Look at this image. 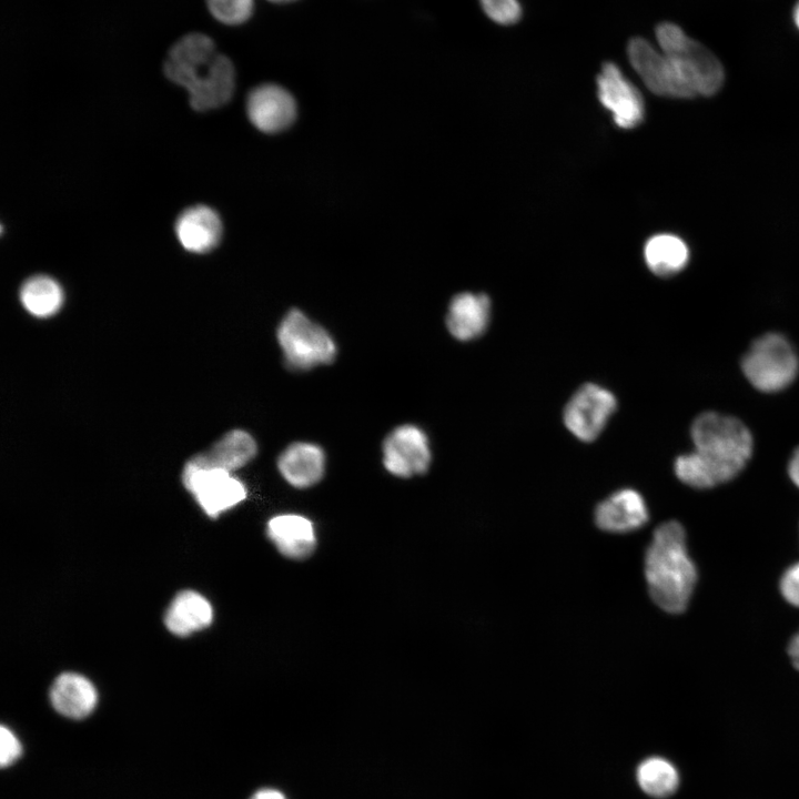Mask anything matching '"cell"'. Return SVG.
<instances>
[{"mask_svg": "<svg viewBox=\"0 0 799 799\" xmlns=\"http://www.w3.org/2000/svg\"><path fill=\"white\" fill-rule=\"evenodd\" d=\"M596 82L600 103L611 113L619 128L633 129L643 121V97L615 62L603 64Z\"/></svg>", "mask_w": 799, "mask_h": 799, "instance_id": "obj_10", "label": "cell"}, {"mask_svg": "<svg viewBox=\"0 0 799 799\" xmlns=\"http://www.w3.org/2000/svg\"><path fill=\"white\" fill-rule=\"evenodd\" d=\"M325 463V453L321 446L295 442L280 454L276 466L285 482L303 489L314 486L323 478Z\"/></svg>", "mask_w": 799, "mask_h": 799, "instance_id": "obj_16", "label": "cell"}, {"mask_svg": "<svg viewBox=\"0 0 799 799\" xmlns=\"http://www.w3.org/2000/svg\"><path fill=\"white\" fill-rule=\"evenodd\" d=\"M644 257L648 269L658 276L679 273L688 263L687 244L674 234H657L645 244Z\"/></svg>", "mask_w": 799, "mask_h": 799, "instance_id": "obj_22", "label": "cell"}, {"mask_svg": "<svg viewBox=\"0 0 799 799\" xmlns=\"http://www.w3.org/2000/svg\"><path fill=\"white\" fill-rule=\"evenodd\" d=\"M675 474L684 484L699 489L727 482L718 467L696 449L677 457Z\"/></svg>", "mask_w": 799, "mask_h": 799, "instance_id": "obj_24", "label": "cell"}, {"mask_svg": "<svg viewBox=\"0 0 799 799\" xmlns=\"http://www.w3.org/2000/svg\"><path fill=\"white\" fill-rule=\"evenodd\" d=\"M741 371L758 391L775 393L787 388L799 372V357L790 341L779 333L756 338L741 360Z\"/></svg>", "mask_w": 799, "mask_h": 799, "instance_id": "obj_4", "label": "cell"}, {"mask_svg": "<svg viewBox=\"0 0 799 799\" xmlns=\"http://www.w3.org/2000/svg\"><path fill=\"white\" fill-rule=\"evenodd\" d=\"M211 603L195 590H182L171 601L164 624L175 636L185 637L209 627L213 621Z\"/></svg>", "mask_w": 799, "mask_h": 799, "instance_id": "obj_20", "label": "cell"}, {"mask_svg": "<svg viewBox=\"0 0 799 799\" xmlns=\"http://www.w3.org/2000/svg\"><path fill=\"white\" fill-rule=\"evenodd\" d=\"M0 763L2 767L10 766L20 757L21 744L13 731L6 726H1L0 729Z\"/></svg>", "mask_w": 799, "mask_h": 799, "instance_id": "obj_28", "label": "cell"}, {"mask_svg": "<svg viewBox=\"0 0 799 799\" xmlns=\"http://www.w3.org/2000/svg\"><path fill=\"white\" fill-rule=\"evenodd\" d=\"M644 568L655 604L670 614L684 611L692 595L697 572L678 522H666L656 528L645 554Z\"/></svg>", "mask_w": 799, "mask_h": 799, "instance_id": "obj_1", "label": "cell"}, {"mask_svg": "<svg viewBox=\"0 0 799 799\" xmlns=\"http://www.w3.org/2000/svg\"><path fill=\"white\" fill-rule=\"evenodd\" d=\"M780 589L788 603L799 607V563L785 572L781 577Z\"/></svg>", "mask_w": 799, "mask_h": 799, "instance_id": "obj_29", "label": "cell"}, {"mask_svg": "<svg viewBox=\"0 0 799 799\" xmlns=\"http://www.w3.org/2000/svg\"><path fill=\"white\" fill-rule=\"evenodd\" d=\"M649 514L645 499L635 489L615 492L595 509L596 525L609 533H629L644 526Z\"/></svg>", "mask_w": 799, "mask_h": 799, "instance_id": "obj_14", "label": "cell"}, {"mask_svg": "<svg viewBox=\"0 0 799 799\" xmlns=\"http://www.w3.org/2000/svg\"><path fill=\"white\" fill-rule=\"evenodd\" d=\"M661 52L674 59L697 95H712L722 85L725 73L719 60L702 44L689 38L672 22L656 27Z\"/></svg>", "mask_w": 799, "mask_h": 799, "instance_id": "obj_3", "label": "cell"}, {"mask_svg": "<svg viewBox=\"0 0 799 799\" xmlns=\"http://www.w3.org/2000/svg\"><path fill=\"white\" fill-rule=\"evenodd\" d=\"M175 233L186 251L206 253L220 242L222 222L213 209L195 205L180 214L175 223Z\"/></svg>", "mask_w": 799, "mask_h": 799, "instance_id": "obj_17", "label": "cell"}, {"mask_svg": "<svg viewBox=\"0 0 799 799\" xmlns=\"http://www.w3.org/2000/svg\"><path fill=\"white\" fill-rule=\"evenodd\" d=\"M788 474L792 483L799 487V446L793 451L788 463Z\"/></svg>", "mask_w": 799, "mask_h": 799, "instance_id": "obj_30", "label": "cell"}, {"mask_svg": "<svg viewBox=\"0 0 799 799\" xmlns=\"http://www.w3.org/2000/svg\"><path fill=\"white\" fill-rule=\"evenodd\" d=\"M210 13L218 21L229 26H236L250 19L254 0H206Z\"/></svg>", "mask_w": 799, "mask_h": 799, "instance_id": "obj_26", "label": "cell"}, {"mask_svg": "<svg viewBox=\"0 0 799 799\" xmlns=\"http://www.w3.org/2000/svg\"><path fill=\"white\" fill-rule=\"evenodd\" d=\"M617 407L611 392L594 383L583 385L564 409L568 431L583 442L594 441Z\"/></svg>", "mask_w": 799, "mask_h": 799, "instance_id": "obj_7", "label": "cell"}, {"mask_svg": "<svg viewBox=\"0 0 799 799\" xmlns=\"http://www.w3.org/2000/svg\"><path fill=\"white\" fill-rule=\"evenodd\" d=\"M490 317V302L483 293L464 292L455 295L446 314L449 333L459 341H471L487 328Z\"/></svg>", "mask_w": 799, "mask_h": 799, "instance_id": "obj_18", "label": "cell"}, {"mask_svg": "<svg viewBox=\"0 0 799 799\" xmlns=\"http://www.w3.org/2000/svg\"><path fill=\"white\" fill-rule=\"evenodd\" d=\"M182 483L211 518L237 506L247 495L245 485L232 472L210 466L198 456L185 463Z\"/></svg>", "mask_w": 799, "mask_h": 799, "instance_id": "obj_6", "label": "cell"}, {"mask_svg": "<svg viewBox=\"0 0 799 799\" xmlns=\"http://www.w3.org/2000/svg\"><path fill=\"white\" fill-rule=\"evenodd\" d=\"M789 655L792 664L799 669V631L792 637L790 641Z\"/></svg>", "mask_w": 799, "mask_h": 799, "instance_id": "obj_32", "label": "cell"}, {"mask_svg": "<svg viewBox=\"0 0 799 799\" xmlns=\"http://www.w3.org/2000/svg\"><path fill=\"white\" fill-rule=\"evenodd\" d=\"M216 53L214 41L209 36L199 32L185 34L169 50L163 65L164 74L173 83L186 89Z\"/></svg>", "mask_w": 799, "mask_h": 799, "instance_id": "obj_12", "label": "cell"}, {"mask_svg": "<svg viewBox=\"0 0 799 799\" xmlns=\"http://www.w3.org/2000/svg\"><path fill=\"white\" fill-rule=\"evenodd\" d=\"M250 799H286V797L276 789L264 788L257 790Z\"/></svg>", "mask_w": 799, "mask_h": 799, "instance_id": "obj_31", "label": "cell"}, {"mask_svg": "<svg viewBox=\"0 0 799 799\" xmlns=\"http://www.w3.org/2000/svg\"><path fill=\"white\" fill-rule=\"evenodd\" d=\"M257 454V444L244 429H232L218 439L205 453L196 455L203 463L227 472L247 465Z\"/></svg>", "mask_w": 799, "mask_h": 799, "instance_id": "obj_21", "label": "cell"}, {"mask_svg": "<svg viewBox=\"0 0 799 799\" xmlns=\"http://www.w3.org/2000/svg\"><path fill=\"white\" fill-rule=\"evenodd\" d=\"M383 465L401 478H409L427 472L432 452L426 433L413 424L395 427L384 439Z\"/></svg>", "mask_w": 799, "mask_h": 799, "instance_id": "obj_8", "label": "cell"}, {"mask_svg": "<svg viewBox=\"0 0 799 799\" xmlns=\"http://www.w3.org/2000/svg\"><path fill=\"white\" fill-rule=\"evenodd\" d=\"M247 117L262 132L276 133L290 127L296 115L292 94L277 84L264 83L254 88L246 100Z\"/></svg>", "mask_w": 799, "mask_h": 799, "instance_id": "obj_11", "label": "cell"}, {"mask_svg": "<svg viewBox=\"0 0 799 799\" xmlns=\"http://www.w3.org/2000/svg\"><path fill=\"white\" fill-rule=\"evenodd\" d=\"M285 364L294 371H307L331 364L337 354L332 335L297 309L290 310L276 330Z\"/></svg>", "mask_w": 799, "mask_h": 799, "instance_id": "obj_5", "label": "cell"}, {"mask_svg": "<svg viewBox=\"0 0 799 799\" xmlns=\"http://www.w3.org/2000/svg\"><path fill=\"white\" fill-rule=\"evenodd\" d=\"M269 1H272V2H275V3H286V2L294 1V0H269Z\"/></svg>", "mask_w": 799, "mask_h": 799, "instance_id": "obj_34", "label": "cell"}, {"mask_svg": "<svg viewBox=\"0 0 799 799\" xmlns=\"http://www.w3.org/2000/svg\"><path fill=\"white\" fill-rule=\"evenodd\" d=\"M792 18L796 27L799 29V0L793 8Z\"/></svg>", "mask_w": 799, "mask_h": 799, "instance_id": "obj_33", "label": "cell"}, {"mask_svg": "<svg viewBox=\"0 0 799 799\" xmlns=\"http://www.w3.org/2000/svg\"><path fill=\"white\" fill-rule=\"evenodd\" d=\"M637 780L646 793L665 798L675 792L678 786V773L669 761L651 757L639 765Z\"/></svg>", "mask_w": 799, "mask_h": 799, "instance_id": "obj_25", "label": "cell"}, {"mask_svg": "<svg viewBox=\"0 0 799 799\" xmlns=\"http://www.w3.org/2000/svg\"><path fill=\"white\" fill-rule=\"evenodd\" d=\"M49 696L54 710L71 719L85 718L98 704L94 685L77 672L59 675L50 688Z\"/></svg>", "mask_w": 799, "mask_h": 799, "instance_id": "obj_19", "label": "cell"}, {"mask_svg": "<svg viewBox=\"0 0 799 799\" xmlns=\"http://www.w3.org/2000/svg\"><path fill=\"white\" fill-rule=\"evenodd\" d=\"M627 55L645 85L655 94L670 98H691L670 58L658 52L641 37L631 38Z\"/></svg>", "mask_w": 799, "mask_h": 799, "instance_id": "obj_9", "label": "cell"}, {"mask_svg": "<svg viewBox=\"0 0 799 799\" xmlns=\"http://www.w3.org/2000/svg\"><path fill=\"white\" fill-rule=\"evenodd\" d=\"M19 297L24 310L39 318L54 315L64 301L60 284L47 275L29 277L20 287Z\"/></svg>", "mask_w": 799, "mask_h": 799, "instance_id": "obj_23", "label": "cell"}, {"mask_svg": "<svg viewBox=\"0 0 799 799\" xmlns=\"http://www.w3.org/2000/svg\"><path fill=\"white\" fill-rule=\"evenodd\" d=\"M691 439L697 452L712 462L728 481L746 466L754 452L749 428L737 417L704 412L691 425Z\"/></svg>", "mask_w": 799, "mask_h": 799, "instance_id": "obj_2", "label": "cell"}, {"mask_svg": "<svg viewBox=\"0 0 799 799\" xmlns=\"http://www.w3.org/2000/svg\"><path fill=\"white\" fill-rule=\"evenodd\" d=\"M485 14L500 26H513L523 17L519 0H479Z\"/></svg>", "mask_w": 799, "mask_h": 799, "instance_id": "obj_27", "label": "cell"}, {"mask_svg": "<svg viewBox=\"0 0 799 799\" xmlns=\"http://www.w3.org/2000/svg\"><path fill=\"white\" fill-rule=\"evenodd\" d=\"M235 88V70L224 54L214 57L205 73L186 91L189 102L196 111H209L227 103Z\"/></svg>", "mask_w": 799, "mask_h": 799, "instance_id": "obj_15", "label": "cell"}, {"mask_svg": "<svg viewBox=\"0 0 799 799\" xmlns=\"http://www.w3.org/2000/svg\"><path fill=\"white\" fill-rule=\"evenodd\" d=\"M266 535L282 556L294 560L311 557L317 545L313 522L295 513L271 517L266 524Z\"/></svg>", "mask_w": 799, "mask_h": 799, "instance_id": "obj_13", "label": "cell"}]
</instances>
